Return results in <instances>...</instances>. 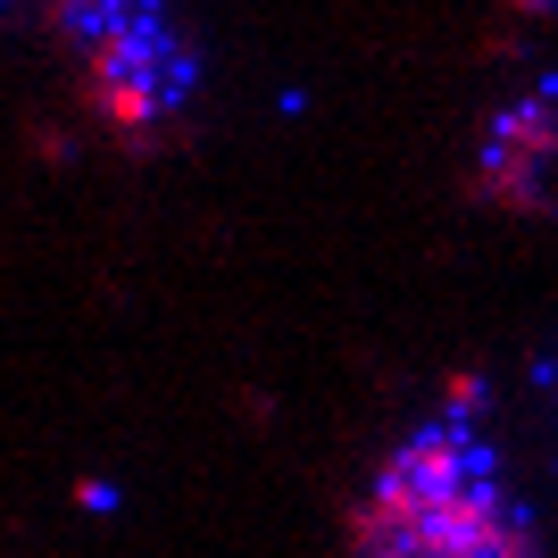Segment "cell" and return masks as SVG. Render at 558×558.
Masks as SVG:
<instances>
[{
    "label": "cell",
    "mask_w": 558,
    "mask_h": 558,
    "mask_svg": "<svg viewBox=\"0 0 558 558\" xmlns=\"http://www.w3.org/2000/svg\"><path fill=\"white\" fill-rule=\"evenodd\" d=\"M359 558H534L525 517L500 484V450L475 434L466 409H442L375 466Z\"/></svg>",
    "instance_id": "cell-1"
},
{
    "label": "cell",
    "mask_w": 558,
    "mask_h": 558,
    "mask_svg": "<svg viewBox=\"0 0 558 558\" xmlns=\"http://www.w3.org/2000/svg\"><path fill=\"white\" fill-rule=\"evenodd\" d=\"M50 25L84 59L93 109L117 134H167L192 100V50L175 43L159 0H43Z\"/></svg>",
    "instance_id": "cell-2"
}]
</instances>
